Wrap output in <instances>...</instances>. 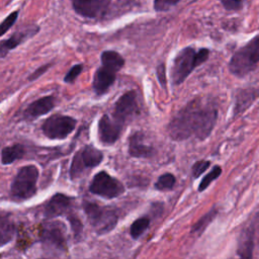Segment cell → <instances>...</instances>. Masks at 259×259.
I'll return each instance as SVG.
<instances>
[{"label": "cell", "mask_w": 259, "mask_h": 259, "mask_svg": "<svg viewBox=\"0 0 259 259\" xmlns=\"http://www.w3.org/2000/svg\"><path fill=\"white\" fill-rule=\"evenodd\" d=\"M100 60L102 67H105L108 70L115 73L119 72L125 66V59L123 58V56L120 53H118V52L112 50L102 52Z\"/></svg>", "instance_id": "18"}, {"label": "cell", "mask_w": 259, "mask_h": 259, "mask_svg": "<svg viewBox=\"0 0 259 259\" xmlns=\"http://www.w3.org/2000/svg\"><path fill=\"white\" fill-rule=\"evenodd\" d=\"M156 74L157 78L161 84V86L166 89V84H167V78H166V66L165 63H160L157 68H156Z\"/></svg>", "instance_id": "32"}, {"label": "cell", "mask_w": 259, "mask_h": 259, "mask_svg": "<svg viewBox=\"0 0 259 259\" xmlns=\"http://www.w3.org/2000/svg\"><path fill=\"white\" fill-rule=\"evenodd\" d=\"M252 250H253V240L250 233L247 232L240 244L238 253H240L242 259H251Z\"/></svg>", "instance_id": "26"}, {"label": "cell", "mask_w": 259, "mask_h": 259, "mask_svg": "<svg viewBox=\"0 0 259 259\" xmlns=\"http://www.w3.org/2000/svg\"><path fill=\"white\" fill-rule=\"evenodd\" d=\"M222 171H223V170H222V167H221V166H219V165L214 166L213 169L201 179L197 191H198L199 193L204 192L206 189H208V188L211 186L212 183H214V181H215L216 179H218V178L221 176Z\"/></svg>", "instance_id": "24"}, {"label": "cell", "mask_w": 259, "mask_h": 259, "mask_svg": "<svg viewBox=\"0 0 259 259\" xmlns=\"http://www.w3.org/2000/svg\"><path fill=\"white\" fill-rule=\"evenodd\" d=\"M15 227L12 220L8 216L2 215L0 221V239H1V246H4L10 242L14 236Z\"/></svg>", "instance_id": "20"}, {"label": "cell", "mask_w": 259, "mask_h": 259, "mask_svg": "<svg viewBox=\"0 0 259 259\" xmlns=\"http://www.w3.org/2000/svg\"><path fill=\"white\" fill-rule=\"evenodd\" d=\"M43 243L58 251H65L67 247V241L64 233V227L59 223L49 224L42 233Z\"/></svg>", "instance_id": "12"}, {"label": "cell", "mask_w": 259, "mask_h": 259, "mask_svg": "<svg viewBox=\"0 0 259 259\" xmlns=\"http://www.w3.org/2000/svg\"><path fill=\"white\" fill-rule=\"evenodd\" d=\"M83 210L93 230L99 235L107 234L118 224L119 216L111 206H103L94 202L84 201Z\"/></svg>", "instance_id": "5"}, {"label": "cell", "mask_w": 259, "mask_h": 259, "mask_svg": "<svg viewBox=\"0 0 259 259\" xmlns=\"http://www.w3.org/2000/svg\"><path fill=\"white\" fill-rule=\"evenodd\" d=\"M73 203V198L64 194H55L45 205V216L49 219L67 214Z\"/></svg>", "instance_id": "14"}, {"label": "cell", "mask_w": 259, "mask_h": 259, "mask_svg": "<svg viewBox=\"0 0 259 259\" xmlns=\"http://www.w3.org/2000/svg\"><path fill=\"white\" fill-rule=\"evenodd\" d=\"M103 160V153L92 145L77 151L72 159L69 174L71 179L78 178L85 170L97 167Z\"/></svg>", "instance_id": "6"}, {"label": "cell", "mask_w": 259, "mask_h": 259, "mask_svg": "<svg viewBox=\"0 0 259 259\" xmlns=\"http://www.w3.org/2000/svg\"><path fill=\"white\" fill-rule=\"evenodd\" d=\"M150 225V219L148 217H142L137 219L131 226L130 229V234H131L133 239H138L140 238L145 231L149 228Z\"/></svg>", "instance_id": "23"}, {"label": "cell", "mask_w": 259, "mask_h": 259, "mask_svg": "<svg viewBox=\"0 0 259 259\" xmlns=\"http://www.w3.org/2000/svg\"><path fill=\"white\" fill-rule=\"evenodd\" d=\"M18 14H19V10H15L4 18V20L1 22V25H0V35L4 36L6 32L12 28V25L17 20Z\"/></svg>", "instance_id": "27"}, {"label": "cell", "mask_w": 259, "mask_h": 259, "mask_svg": "<svg viewBox=\"0 0 259 259\" xmlns=\"http://www.w3.org/2000/svg\"><path fill=\"white\" fill-rule=\"evenodd\" d=\"M139 114V107L137 102V93L134 90L125 92L119 97L114 107V120L121 125H125L129 121L133 120Z\"/></svg>", "instance_id": "9"}, {"label": "cell", "mask_w": 259, "mask_h": 259, "mask_svg": "<svg viewBox=\"0 0 259 259\" xmlns=\"http://www.w3.org/2000/svg\"><path fill=\"white\" fill-rule=\"evenodd\" d=\"M51 66H52V64H46V65H43V66L39 67L36 71H34V72L31 74V76L29 77V80H30V81H34V80L38 79L39 77H40L41 75H43Z\"/></svg>", "instance_id": "34"}, {"label": "cell", "mask_w": 259, "mask_h": 259, "mask_svg": "<svg viewBox=\"0 0 259 259\" xmlns=\"http://www.w3.org/2000/svg\"><path fill=\"white\" fill-rule=\"evenodd\" d=\"M83 71V65L82 64H76L74 65L65 75L64 77V82L65 83H73L77 77H78Z\"/></svg>", "instance_id": "29"}, {"label": "cell", "mask_w": 259, "mask_h": 259, "mask_svg": "<svg viewBox=\"0 0 259 259\" xmlns=\"http://www.w3.org/2000/svg\"><path fill=\"white\" fill-rule=\"evenodd\" d=\"M217 120L218 111L213 105L194 98L171 119L167 127L168 134L177 142L192 137L202 141L212 134Z\"/></svg>", "instance_id": "1"}, {"label": "cell", "mask_w": 259, "mask_h": 259, "mask_svg": "<svg viewBox=\"0 0 259 259\" xmlns=\"http://www.w3.org/2000/svg\"><path fill=\"white\" fill-rule=\"evenodd\" d=\"M110 5V0H92V1L74 0L72 2L74 11L78 15L86 18H97L101 15H105Z\"/></svg>", "instance_id": "11"}, {"label": "cell", "mask_w": 259, "mask_h": 259, "mask_svg": "<svg viewBox=\"0 0 259 259\" xmlns=\"http://www.w3.org/2000/svg\"><path fill=\"white\" fill-rule=\"evenodd\" d=\"M56 107V98L53 95L41 97L27 107L23 111V118L25 121H35L38 118L49 114Z\"/></svg>", "instance_id": "13"}, {"label": "cell", "mask_w": 259, "mask_h": 259, "mask_svg": "<svg viewBox=\"0 0 259 259\" xmlns=\"http://www.w3.org/2000/svg\"><path fill=\"white\" fill-rule=\"evenodd\" d=\"M40 28L35 27V25H30L28 28H24L21 31L15 32L10 38L7 40H4L0 44V57L4 58L8 52L18 47L20 44L25 42V40L30 39L31 37L35 36L39 32Z\"/></svg>", "instance_id": "15"}, {"label": "cell", "mask_w": 259, "mask_h": 259, "mask_svg": "<svg viewBox=\"0 0 259 259\" xmlns=\"http://www.w3.org/2000/svg\"><path fill=\"white\" fill-rule=\"evenodd\" d=\"M210 51L205 48L196 51L194 47H187L176 54L171 71L170 78L173 85L183 84L193 71L202 65L209 59Z\"/></svg>", "instance_id": "2"}, {"label": "cell", "mask_w": 259, "mask_h": 259, "mask_svg": "<svg viewBox=\"0 0 259 259\" xmlns=\"http://www.w3.org/2000/svg\"><path fill=\"white\" fill-rule=\"evenodd\" d=\"M218 212L217 210H212L210 211L208 214H205L203 217H201L193 227L192 229V232L194 233H201L203 232V230L208 227L210 225V223L216 218Z\"/></svg>", "instance_id": "25"}, {"label": "cell", "mask_w": 259, "mask_h": 259, "mask_svg": "<svg viewBox=\"0 0 259 259\" xmlns=\"http://www.w3.org/2000/svg\"><path fill=\"white\" fill-rule=\"evenodd\" d=\"M77 121L69 116L53 115L42 125L43 134L50 140H64L73 133Z\"/></svg>", "instance_id": "8"}, {"label": "cell", "mask_w": 259, "mask_h": 259, "mask_svg": "<svg viewBox=\"0 0 259 259\" xmlns=\"http://www.w3.org/2000/svg\"><path fill=\"white\" fill-rule=\"evenodd\" d=\"M89 192L103 198L113 199L125 193V187L119 179L102 170L93 176L89 185Z\"/></svg>", "instance_id": "7"}, {"label": "cell", "mask_w": 259, "mask_h": 259, "mask_svg": "<svg viewBox=\"0 0 259 259\" xmlns=\"http://www.w3.org/2000/svg\"><path fill=\"white\" fill-rule=\"evenodd\" d=\"M123 125L118 123L116 120L111 119L108 115H102L98 121L97 135L99 141L103 145H113L121 137L123 131Z\"/></svg>", "instance_id": "10"}, {"label": "cell", "mask_w": 259, "mask_h": 259, "mask_svg": "<svg viewBox=\"0 0 259 259\" xmlns=\"http://www.w3.org/2000/svg\"><path fill=\"white\" fill-rule=\"evenodd\" d=\"M25 155V148L21 144H14L12 146L4 147L1 151L2 165L12 164L14 161L22 159Z\"/></svg>", "instance_id": "19"}, {"label": "cell", "mask_w": 259, "mask_h": 259, "mask_svg": "<svg viewBox=\"0 0 259 259\" xmlns=\"http://www.w3.org/2000/svg\"><path fill=\"white\" fill-rule=\"evenodd\" d=\"M210 166H211V161H208V160H199V161L195 162L192 167L193 177L194 179L198 178L203 172H205L209 169Z\"/></svg>", "instance_id": "28"}, {"label": "cell", "mask_w": 259, "mask_h": 259, "mask_svg": "<svg viewBox=\"0 0 259 259\" xmlns=\"http://www.w3.org/2000/svg\"><path fill=\"white\" fill-rule=\"evenodd\" d=\"M177 4L178 1H172V0H156L154 1V9L157 12H164Z\"/></svg>", "instance_id": "30"}, {"label": "cell", "mask_w": 259, "mask_h": 259, "mask_svg": "<svg viewBox=\"0 0 259 259\" xmlns=\"http://www.w3.org/2000/svg\"><path fill=\"white\" fill-rule=\"evenodd\" d=\"M39 175V168L35 165L20 167L10 185L11 197L15 200H27L35 196Z\"/></svg>", "instance_id": "4"}, {"label": "cell", "mask_w": 259, "mask_h": 259, "mask_svg": "<svg viewBox=\"0 0 259 259\" xmlns=\"http://www.w3.org/2000/svg\"><path fill=\"white\" fill-rule=\"evenodd\" d=\"M117 73L108 70L105 67H99L93 76L92 87L96 95L101 96L109 92L110 88L115 84Z\"/></svg>", "instance_id": "17"}, {"label": "cell", "mask_w": 259, "mask_h": 259, "mask_svg": "<svg viewBox=\"0 0 259 259\" xmlns=\"http://www.w3.org/2000/svg\"><path fill=\"white\" fill-rule=\"evenodd\" d=\"M255 95L253 91L250 90H242L237 96L236 106H235V115H239L244 112L247 108L250 107L254 99Z\"/></svg>", "instance_id": "21"}, {"label": "cell", "mask_w": 259, "mask_h": 259, "mask_svg": "<svg viewBox=\"0 0 259 259\" xmlns=\"http://www.w3.org/2000/svg\"><path fill=\"white\" fill-rule=\"evenodd\" d=\"M129 155L133 158H151L155 153L153 147L144 143V134L136 132L129 138Z\"/></svg>", "instance_id": "16"}, {"label": "cell", "mask_w": 259, "mask_h": 259, "mask_svg": "<svg viewBox=\"0 0 259 259\" xmlns=\"http://www.w3.org/2000/svg\"><path fill=\"white\" fill-rule=\"evenodd\" d=\"M176 185V178L172 173H164L160 175L156 183L154 185V188L159 192H166L171 191Z\"/></svg>", "instance_id": "22"}, {"label": "cell", "mask_w": 259, "mask_h": 259, "mask_svg": "<svg viewBox=\"0 0 259 259\" xmlns=\"http://www.w3.org/2000/svg\"><path fill=\"white\" fill-rule=\"evenodd\" d=\"M68 220H69V222L71 224V227H72L75 238L80 237L81 234H82V230H83L81 221L78 218H77L75 215H69L68 216Z\"/></svg>", "instance_id": "31"}, {"label": "cell", "mask_w": 259, "mask_h": 259, "mask_svg": "<svg viewBox=\"0 0 259 259\" xmlns=\"http://www.w3.org/2000/svg\"><path fill=\"white\" fill-rule=\"evenodd\" d=\"M259 64V34L233 55L229 63L230 72L237 77L251 73Z\"/></svg>", "instance_id": "3"}, {"label": "cell", "mask_w": 259, "mask_h": 259, "mask_svg": "<svg viewBox=\"0 0 259 259\" xmlns=\"http://www.w3.org/2000/svg\"><path fill=\"white\" fill-rule=\"evenodd\" d=\"M221 3L227 10H239L243 5V2L238 0H222Z\"/></svg>", "instance_id": "33"}]
</instances>
